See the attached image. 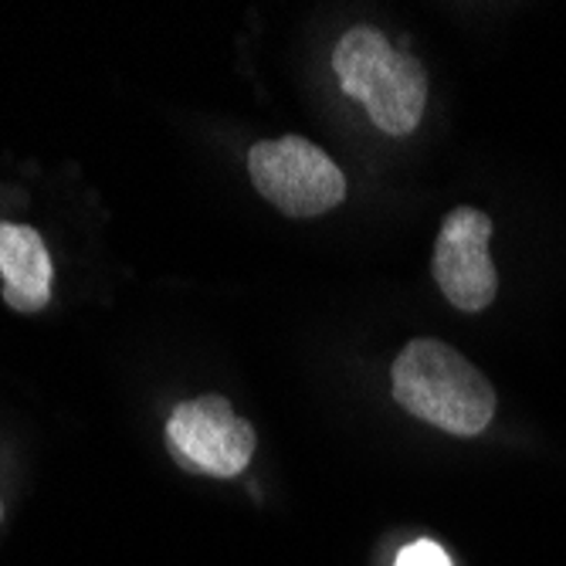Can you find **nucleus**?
I'll list each match as a JSON object with an SVG mask.
<instances>
[{
	"label": "nucleus",
	"instance_id": "1",
	"mask_svg": "<svg viewBox=\"0 0 566 566\" xmlns=\"http://www.w3.org/2000/svg\"><path fill=\"white\" fill-rule=\"evenodd\" d=\"M394 400L415 418L475 438L495 415V390L485 374L441 339H410L394 359Z\"/></svg>",
	"mask_w": 566,
	"mask_h": 566
},
{
	"label": "nucleus",
	"instance_id": "2",
	"mask_svg": "<svg viewBox=\"0 0 566 566\" xmlns=\"http://www.w3.org/2000/svg\"><path fill=\"white\" fill-rule=\"evenodd\" d=\"M248 174L259 193L289 218H319L346 197L343 170L329 160V153L302 136L254 143Z\"/></svg>",
	"mask_w": 566,
	"mask_h": 566
},
{
	"label": "nucleus",
	"instance_id": "3",
	"mask_svg": "<svg viewBox=\"0 0 566 566\" xmlns=\"http://www.w3.org/2000/svg\"><path fill=\"white\" fill-rule=\"evenodd\" d=\"M254 428L224 397H197L177 403L167 421V448L187 472L234 479L254 454Z\"/></svg>",
	"mask_w": 566,
	"mask_h": 566
},
{
	"label": "nucleus",
	"instance_id": "4",
	"mask_svg": "<svg viewBox=\"0 0 566 566\" xmlns=\"http://www.w3.org/2000/svg\"><path fill=\"white\" fill-rule=\"evenodd\" d=\"M492 218L475 208H454L438 231L434 282L461 313H482L495 302L499 275L489 254Z\"/></svg>",
	"mask_w": 566,
	"mask_h": 566
},
{
	"label": "nucleus",
	"instance_id": "5",
	"mask_svg": "<svg viewBox=\"0 0 566 566\" xmlns=\"http://www.w3.org/2000/svg\"><path fill=\"white\" fill-rule=\"evenodd\" d=\"M370 119L387 136H407L415 133L424 106H428V75L418 59L394 51V55L380 65V72L370 78L364 98Z\"/></svg>",
	"mask_w": 566,
	"mask_h": 566
},
{
	"label": "nucleus",
	"instance_id": "6",
	"mask_svg": "<svg viewBox=\"0 0 566 566\" xmlns=\"http://www.w3.org/2000/svg\"><path fill=\"white\" fill-rule=\"evenodd\" d=\"M0 275H4V302L18 313H38L51 302L55 269L34 228L0 224Z\"/></svg>",
	"mask_w": 566,
	"mask_h": 566
},
{
	"label": "nucleus",
	"instance_id": "7",
	"mask_svg": "<svg viewBox=\"0 0 566 566\" xmlns=\"http://www.w3.org/2000/svg\"><path fill=\"white\" fill-rule=\"evenodd\" d=\"M390 55H394V48L377 28H349L333 51V69L339 75L343 92L349 98H364L370 78L380 72V65Z\"/></svg>",
	"mask_w": 566,
	"mask_h": 566
},
{
	"label": "nucleus",
	"instance_id": "8",
	"mask_svg": "<svg viewBox=\"0 0 566 566\" xmlns=\"http://www.w3.org/2000/svg\"><path fill=\"white\" fill-rule=\"evenodd\" d=\"M397 566H451V559H448V553L438 543L418 539V543H410V546L400 549Z\"/></svg>",
	"mask_w": 566,
	"mask_h": 566
}]
</instances>
